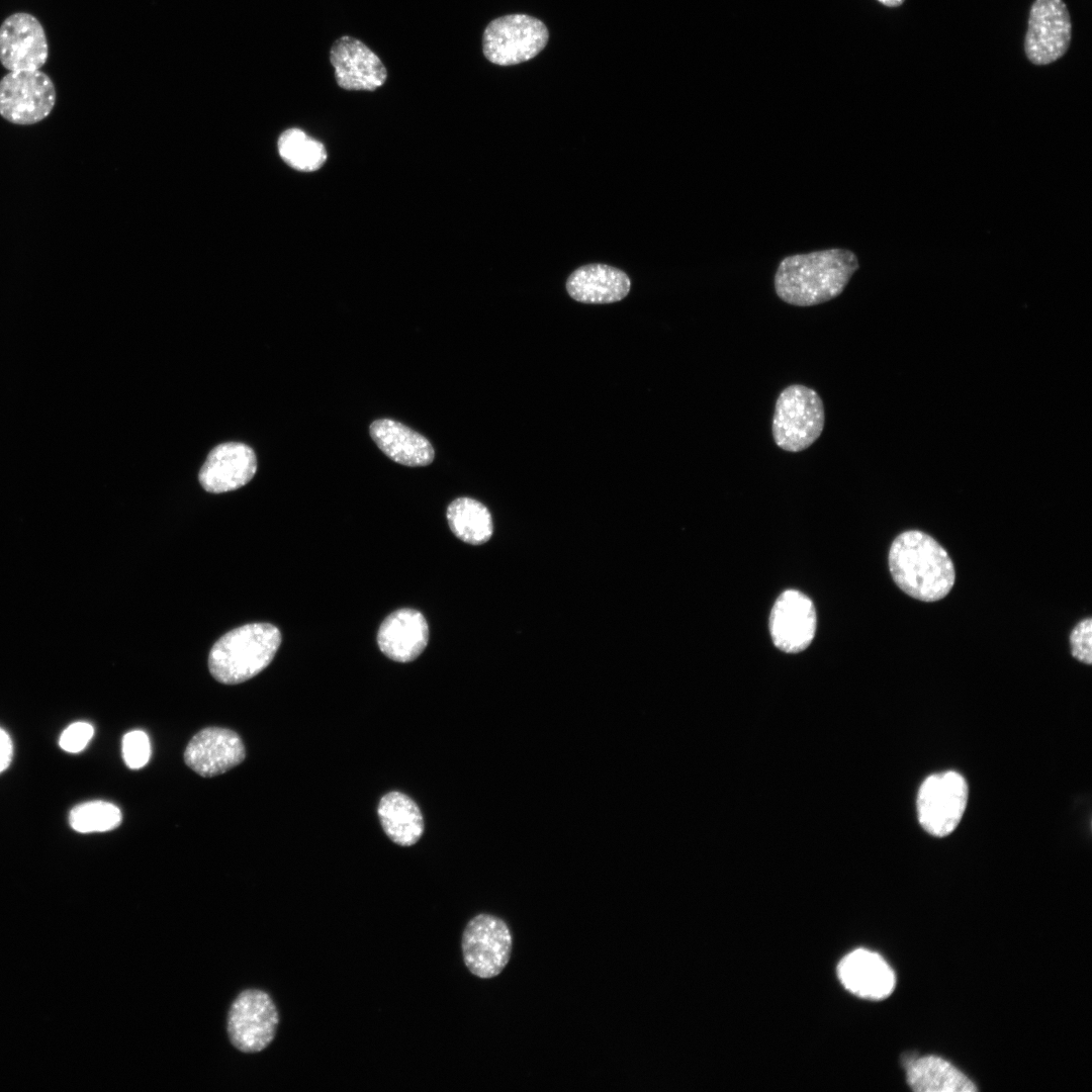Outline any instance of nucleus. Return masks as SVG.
<instances>
[{
	"label": "nucleus",
	"instance_id": "1",
	"mask_svg": "<svg viewBox=\"0 0 1092 1092\" xmlns=\"http://www.w3.org/2000/svg\"><path fill=\"white\" fill-rule=\"evenodd\" d=\"M858 269L856 255L828 249L785 257L775 274V290L784 302L813 306L837 297Z\"/></svg>",
	"mask_w": 1092,
	"mask_h": 1092
},
{
	"label": "nucleus",
	"instance_id": "2",
	"mask_svg": "<svg viewBox=\"0 0 1092 1092\" xmlns=\"http://www.w3.org/2000/svg\"><path fill=\"white\" fill-rule=\"evenodd\" d=\"M888 561L895 583L913 599L939 601L954 584L956 570L948 553L922 531L909 530L898 535L890 547Z\"/></svg>",
	"mask_w": 1092,
	"mask_h": 1092
},
{
	"label": "nucleus",
	"instance_id": "3",
	"mask_svg": "<svg viewBox=\"0 0 1092 1092\" xmlns=\"http://www.w3.org/2000/svg\"><path fill=\"white\" fill-rule=\"evenodd\" d=\"M281 633L268 623H253L236 628L212 646L208 667L219 682L236 685L257 675L275 656Z\"/></svg>",
	"mask_w": 1092,
	"mask_h": 1092
},
{
	"label": "nucleus",
	"instance_id": "4",
	"mask_svg": "<svg viewBox=\"0 0 1092 1092\" xmlns=\"http://www.w3.org/2000/svg\"><path fill=\"white\" fill-rule=\"evenodd\" d=\"M824 424V404L816 390L795 383L780 392L771 422L779 448L792 453L806 450L821 436Z\"/></svg>",
	"mask_w": 1092,
	"mask_h": 1092
},
{
	"label": "nucleus",
	"instance_id": "5",
	"mask_svg": "<svg viewBox=\"0 0 1092 1092\" xmlns=\"http://www.w3.org/2000/svg\"><path fill=\"white\" fill-rule=\"evenodd\" d=\"M548 38V29L540 19L510 14L487 24L482 35V51L490 63L512 66L536 57L546 47Z\"/></svg>",
	"mask_w": 1092,
	"mask_h": 1092
},
{
	"label": "nucleus",
	"instance_id": "6",
	"mask_svg": "<svg viewBox=\"0 0 1092 1092\" xmlns=\"http://www.w3.org/2000/svg\"><path fill=\"white\" fill-rule=\"evenodd\" d=\"M279 1012L264 990L245 989L231 1004L226 1032L232 1045L245 1054L264 1051L274 1040Z\"/></svg>",
	"mask_w": 1092,
	"mask_h": 1092
},
{
	"label": "nucleus",
	"instance_id": "7",
	"mask_svg": "<svg viewBox=\"0 0 1092 1092\" xmlns=\"http://www.w3.org/2000/svg\"><path fill=\"white\" fill-rule=\"evenodd\" d=\"M56 101V86L40 70L13 71L0 79V116L10 123H38L51 114Z\"/></svg>",
	"mask_w": 1092,
	"mask_h": 1092
},
{
	"label": "nucleus",
	"instance_id": "8",
	"mask_svg": "<svg viewBox=\"0 0 1092 1092\" xmlns=\"http://www.w3.org/2000/svg\"><path fill=\"white\" fill-rule=\"evenodd\" d=\"M967 802L968 785L962 775L952 770L932 775L918 791L919 823L933 836H946L959 825Z\"/></svg>",
	"mask_w": 1092,
	"mask_h": 1092
},
{
	"label": "nucleus",
	"instance_id": "9",
	"mask_svg": "<svg viewBox=\"0 0 1092 1092\" xmlns=\"http://www.w3.org/2000/svg\"><path fill=\"white\" fill-rule=\"evenodd\" d=\"M513 938L507 923L497 916L477 914L466 924L461 949L468 971L481 979L498 976L508 965Z\"/></svg>",
	"mask_w": 1092,
	"mask_h": 1092
},
{
	"label": "nucleus",
	"instance_id": "10",
	"mask_svg": "<svg viewBox=\"0 0 1092 1092\" xmlns=\"http://www.w3.org/2000/svg\"><path fill=\"white\" fill-rule=\"evenodd\" d=\"M1072 38V22L1063 0H1034L1024 38V52L1034 65H1049L1061 59Z\"/></svg>",
	"mask_w": 1092,
	"mask_h": 1092
},
{
	"label": "nucleus",
	"instance_id": "11",
	"mask_svg": "<svg viewBox=\"0 0 1092 1092\" xmlns=\"http://www.w3.org/2000/svg\"><path fill=\"white\" fill-rule=\"evenodd\" d=\"M48 58L46 31L34 15L15 12L3 20L0 25V63L6 70H40Z\"/></svg>",
	"mask_w": 1092,
	"mask_h": 1092
},
{
	"label": "nucleus",
	"instance_id": "12",
	"mask_svg": "<svg viewBox=\"0 0 1092 1092\" xmlns=\"http://www.w3.org/2000/svg\"><path fill=\"white\" fill-rule=\"evenodd\" d=\"M817 617L814 604L796 589L783 592L775 602L769 630L774 644L787 653L806 649L816 632Z\"/></svg>",
	"mask_w": 1092,
	"mask_h": 1092
},
{
	"label": "nucleus",
	"instance_id": "13",
	"mask_svg": "<svg viewBox=\"0 0 1092 1092\" xmlns=\"http://www.w3.org/2000/svg\"><path fill=\"white\" fill-rule=\"evenodd\" d=\"M337 84L345 90L374 91L382 86L387 71L380 58L364 42L343 35L330 50Z\"/></svg>",
	"mask_w": 1092,
	"mask_h": 1092
},
{
	"label": "nucleus",
	"instance_id": "14",
	"mask_svg": "<svg viewBox=\"0 0 1092 1092\" xmlns=\"http://www.w3.org/2000/svg\"><path fill=\"white\" fill-rule=\"evenodd\" d=\"M245 756L244 743L236 732L208 727L191 738L184 752V761L201 777L210 778L240 764Z\"/></svg>",
	"mask_w": 1092,
	"mask_h": 1092
},
{
	"label": "nucleus",
	"instance_id": "15",
	"mask_svg": "<svg viewBox=\"0 0 1092 1092\" xmlns=\"http://www.w3.org/2000/svg\"><path fill=\"white\" fill-rule=\"evenodd\" d=\"M257 458L252 448L229 442L213 448L199 472L202 487L221 493L242 487L255 475Z\"/></svg>",
	"mask_w": 1092,
	"mask_h": 1092
},
{
	"label": "nucleus",
	"instance_id": "16",
	"mask_svg": "<svg viewBox=\"0 0 1092 1092\" xmlns=\"http://www.w3.org/2000/svg\"><path fill=\"white\" fill-rule=\"evenodd\" d=\"M837 976L852 994L870 1000H881L894 990L896 978L888 963L878 953L864 948L847 953L838 964Z\"/></svg>",
	"mask_w": 1092,
	"mask_h": 1092
},
{
	"label": "nucleus",
	"instance_id": "17",
	"mask_svg": "<svg viewBox=\"0 0 1092 1092\" xmlns=\"http://www.w3.org/2000/svg\"><path fill=\"white\" fill-rule=\"evenodd\" d=\"M429 641L425 617L414 609H399L388 615L379 627L377 643L388 658L397 662L415 660Z\"/></svg>",
	"mask_w": 1092,
	"mask_h": 1092
},
{
	"label": "nucleus",
	"instance_id": "18",
	"mask_svg": "<svg viewBox=\"0 0 1092 1092\" xmlns=\"http://www.w3.org/2000/svg\"><path fill=\"white\" fill-rule=\"evenodd\" d=\"M371 439L392 461L411 467L432 463L435 451L430 441L410 427L391 420L379 419L369 427Z\"/></svg>",
	"mask_w": 1092,
	"mask_h": 1092
},
{
	"label": "nucleus",
	"instance_id": "19",
	"mask_svg": "<svg viewBox=\"0 0 1092 1092\" xmlns=\"http://www.w3.org/2000/svg\"><path fill=\"white\" fill-rule=\"evenodd\" d=\"M631 282L625 272L605 264L579 267L566 281L568 294L582 303L605 304L622 300Z\"/></svg>",
	"mask_w": 1092,
	"mask_h": 1092
},
{
	"label": "nucleus",
	"instance_id": "20",
	"mask_svg": "<svg viewBox=\"0 0 1092 1092\" xmlns=\"http://www.w3.org/2000/svg\"><path fill=\"white\" fill-rule=\"evenodd\" d=\"M907 1082L917 1092H974L975 1084L959 1069L937 1056L913 1058L905 1064Z\"/></svg>",
	"mask_w": 1092,
	"mask_h": 1092
},
{
	"label": "nucleus",
	"instance_id": "21",
	"mask_svg": "<svg viewBox=\"0 0 1092 1092\" xmlns=\"http://www.w3.org/2000/svg\"><path fill=\"white\" fill-rule=\"evenodd\" d=\"M378 815L386 835L398 845L411 846L423 834L422 813L418 805L402 793L384 795L378 805Z\"/></svg>",
	"mask_w": 1092,
	"mask_h": 1092
},
{
	"label": "nucleus",
	"instance_id": "22",
	"mask_svg": "<svg viewBox=\"0 0 1092 1092\" xmlns=\"http://www.w3.org/2000/svg\"><path fill=\"white\" fill-rule=\"evenodd\" d=\"M447 520L453 534L465 543L479 545L492 535V519L487 508L470 497H458L447 509Z\"/></svg>",
	"mask_w": 1092,
	"mask_h": 1092
},
{
	"label": "nucleus",
	"instance_id": "23",
	"mask_svg": "<svg viewBox=\"0 0 1092 1092\" xmlns=\"http://www.w3.org/2000/svg\"><path fill=\"white\" fill-rule=\"evenodd\" d=\"M278 152L290 167L303 172L320 169L327 160L325 146L299 128H289L278 139Z\"/></svg>",
	"mask_w": 1092,
	"mask_h": 1092
},
{
	"label": "nucleus",
	"instance_id": "24",
	"mask_svg": "<svg viewBox=\"0 0 1092 1092\" xmlns=\"http://www.w3.org/2000/svg\"><path fill=\"white\" fill-rule=\"evenodd\" d=\"M122 815L117 806L105 801H90L74 807L70 826L81 833L104 832L119 826Z\"/></svg>",
	"mask_w": 1092,
	"mask_h": 1092
},
{
	"label": "nucleus",
	"instance_id": "25",
	"mask_svg": "<svg viewBox=\"0 0 1092 1092\" xmlns=\"http://www.w3.org/2000/svg\"><path fill=\"white\" fill-rule=\"evenodd\" d=\"M151 755L148 735L142 730L126 733L122 739V756L125 764L132 769L145 766Z\"/></svg>",
	"mask_w": 1092,
	"mask_h": 1092
},
{
	"label": "nucleus",
	"instance_id": "26",
	"mask_svg": "<svg viewBox=\"0 0 1092 1092\" xmlns=\"http://www.w3.org/2000/svg\"><path fill=\"white\" fill-rule=\"evenodd\" d=\"M1071 651L1074 658L1088 665L1092 662V619L1080 621L1070 634Z\"/></svg>",
	"mask_w": 1092,
	"mask_h": 1092
},
{
	"label": "nucleus",
	"instance_id": "27",
	"mask_svg": "<svg viewBox=\"0 0 1092 1092\" xmlns=\"http://www.w3.org/2000/svg\"><path fill=\"white\" fill-rule=\"evenodd\" d=\"M93 734L94 728L90 723L75 722L63 731L59 744L63 750L77 753L87 746Z\"/></svg>",
	"mask_w": 1092,
	"mask_h": 1092
},
{
	"label": "nucleus",
	"instance_id": "28",
	"mask_svg": "<svg viewBox=\"0 0 1092 1092\" xmlns=\"http://www.w3.org/2000/svg\"><path fill=\"white\" fill-rule=\"evenodd\" d=\"M12 754L13 746L10 736L0 727V772L8 767Z\"/></svg>",
	"mask_w": 1092,
	"mask_h": 1092
},
{
	"label": "nucleus",
	"instance_id": "29",
	"mask_svg": "<svg viewBox=\"0 0 1092 1092\" xmlns=\"http://www.w3.org/2000/svg\"><path fill=\"white\" fill-rule=\"evenodd\" d=\"M880 3L887 7H898L904 3L905 0H878Z\"/></svg>",
	"mask_w": 1092,
	"mask_h": 1092
}]
</instances>
